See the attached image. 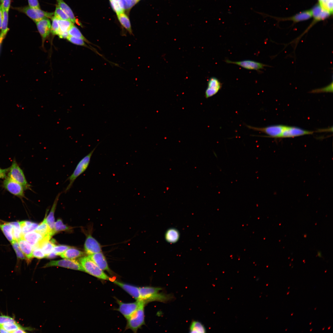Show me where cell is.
<instances>
[{"label":"cell","mask_w":333,"mask_h":333,"mask_svg":"<svg viewBox=\"0 0 333 333\" xmlns=\"http://www.w3.org/2000/svg\"><path fill=\"white\" fill-rule=\"evenodd\" d=\"M68 32L70 36L82 39L88 43H91L84 37L79 29L74 25L71 27Z\"/></svg>","instance_id":"d6a6232c"},{"label":"cell","mask_w":333,"mask_h":333,"mask_svg":"<svg viewBox=\"0 0 333 333\" xmlns=\"http://www.w3.org/2000/svg\"><path fill=\"white\" fill-rule=\"evenodd\" d=\"M162 289L160 287L148 286L139 287L140 299L147 303L154 301L166 302L172 298L170 295L161 292Z\"/></svg>","instance_id":"6da1fadb"},{"label":"cell","mask_w":333,"mask_h":333,"mask_svg":"<svg viewBox=\"0 0 333 333\" xmlns=\"http://www.w3.org/2000/svg\"><path fill=\"white\" fill-rule=\"evenodd\" d=\"M179 233L177 229L174 228L168 229L165 234V239L166 241L170 243L177 242L179 239Z\"/></svg>","instance_id":"d4e9b609"},{"label":"cell","mask_w":333,"mask_h":333,"mask_svg":"<svg viewBox=\"0 0 333 333\" xmlns=\"http://www.w3.org/2000/svg\"><path fill=\"white\" fill-rule=\"evenodd\" d=\"M13 9L25 14L35 23L43 18H51L53 15L52 12H46L40 9L34 8L29 6L14 7Z\"/></svg>","instance_id":"5b68a950"},{"label":"cell","mask_w":333,"mask_h":333,"mask_svg":"<svg viewBox=\"0 0 333 333\" xmlns=\"http://www.w3.org/2000/svg\"><path fill=\"white\" fill-rule=\"evenodd\" d=\"M25 328L22 327L15 331L14 333H26L27 332L25 331Z\"/></svg>","instance_id":"9f6ffc18"},{"label":"cell","mask_w":333,"mask_h":333,"mask_svg":"<svg viewBox=\"0 0 333 333\" xmlns=\"http://www.w3.org/2000/svg\"><path fill=\"white\" fill-rule=\"evenodd\" d=\"M72 247L70 246L64 245H56L54 247L52 251L57 256L60 255L66 250Z\"/></svg>","instance_id":"ee69618b"},{"label":"cell","mask_w":333,"mask_h":333,"mask_svg":"<svg viewBox=\"0 0 333 333\" xmlns=\"http://www.w3.org/2000/svg\"><path fill=\"white\" fill-rule=\"evenodd\" d=\"M33 257L38 259H41L45 257L46 256L41 248H38L33 249L32 251Z\"/></svg>","instance_id":"7dc6e473"},{"label":"cell","mask_w":333,"mask_h":333,"mask_svg":"<svg viewBox=\"0 0 333 333\" xmlns=\"http://www.w3.org/2000/svg\"><path fill=\"white\" fill-rule=\"evenodd\" d=\"M117 301L119 307L116 310L119 311L127 319L138 309L140 300L130 303H124L118 299H117Z\"/></svg>","instance_id":"30bf717a"},{"label":"cell","mask_w":333,"mask_h":333,"mask_svg":"<svg viewBox=\"0 0 333 333\" xmlns=\"http://www.w3.org/2000/svg\"><path fill=\"white\" fill-rule=\"evenodd\" d=\"M319 5L323 9L330 12L331 14L333 12V0H318Z\"/></svg>","instance_id":"60d3db41"},{"label":"cell","mask_w":333,"mask_h":333,"mask_svg":"<svg viewBox=\"0 0 333 333\" xmlns=\"http://www.w3.org/2000/svg\"><path fill=\"white\" fill-rule=\"evenodd\" d=\"M317 254H318V257H322V254H321V252H318Z\"/></svg>","instance_id":"680465c9"},{"label":"cell","mask_w":333,"mask_h":333,"mask_svg":"<svg viewBox=\"0 0 333 333\" xmlns=\"http://www.w3.org/2000/svg\"><path fill=\"white\" fill-rule=\"evenodd\" d=\"M19 247L25 256L27 261L29 262L33 257L32 246L24 238H22L18 241Z\"/></svg>","instance_id":"ffe728a7"},{"label":"cell","mask_w":333,"mask_h":333,"mask_svg":"<svg viewBox=\"0 0 333 333\" xmlns=\"http://www.w3.org/2000/svg\"><path fill=\"white\" fill-rule=\"evenodd\" d=\"M29 6L34 8L40 9L38 0H28Z\"/></svg>","instance_id":"681fc988"},{"label":"cell","mask_w":333,"mask_h":333,"mask_svg":"<svg viewBox=\"0 0 333 333\" xmlns=\"http://www.w3.org/2000/svg\"><path fill=\"white\" fill-rule=\"evenodd\" d=\"M12 227V233L14 240L18 241L22 238V234L19 222H10Z\"/></svg>","instance_id":"4dcf8cb0"},{"label":"cell","mask_w":333,"mask_h":333,"mask_svg":"<svg viewBox=\"0 0 333 333\" xmlns=\"http://www.w3.org/2000/svg\"><path fill=\"white\" fill-rule=\"evenodd\" d=\"M57 5L67 15L71 22L73 23H76L81 25V23L76 18L72 9L63 0H57Z\"/></svg>","instance_id":"44dd1931"},{"label":"cell","mask_w":333,"mask_h":333,"mask_svg":"<svg viewBox=\"0 0 333 333\" xmlns=\"http://www.w3.org/2000/svg\"><path fill=\"white\" fill-rule=\"evenodd\" d=\"M98 145L87 155L84 157L79 162L72 174L67 179L69 180L68 184L64 191L65 193L68 191L72 187L76 179L84 172L88 167L91 158Z\"/></svg>","instance_id":"277c9868"},{"label":"cell","mask_w":333,"mask_h":333,"mask_svg":"<svg viewBox=\"0 0 333 333\" xmlns=\"http://www.w3.org/2000/svg\"><path fill=\"white\" fill-rule=\"evenodd\" d=\"M58 35L60 38L67 39L69 35L68 32H65L60 33Z\"/></svg>","instance_id":"f5cc1de1"},{"label":"cell","mask_w":333,"mask_h":333,"mask_svg":"<svg viewBox=\"0 0 333 333\" xmlns=\"http://www.w3.org/2000/svg\"><path fill=\"white\" fill-rule=\"evenodd\" d=\"M19 222L21 229L22 236L27 232L35 231L38 225L36 223L29 221H22Z\"/></svg>","instance_id":"4316f807"},{"label":"cell","mask_w":333,"mask_h":333,"mask_svg":"<svg viewBox=\"0 0 333 333\" xmlns=\"http://www.w3.org/2000/svg\"><path fill=\"white\" fill-rule=\"evenodd\" d=\"M190 331V333H205L206 330L204 327L200 322L197 321H193L191 323Z\"/></svg>","instance_id":"1f68e13d"},{"label":"cell","mask_w":333,"mask_h":333,"mask_svg":"<svg viewBox=\"0 0 333 333\" xmlns=\"http://www.w3.org/2000/svg\"><path fill=\"white\" fill-rule=\"evenodd\" d=\"M57 255L53 251L51 252L48 255L45 257V258L48 259H52L56 257Z\"/></svg>","instance_id":"db71d44e"},{"label":"cell","mask_w":333,"mask_h":333,"mask_svg":"<svg viewBox=\"0 0 333 333\" xmlns=\"http://www.w3.org/2000/svg\"><path fill=\"white\" fill-rule=\"evenodd\" d=\"M84 255V252L72 247L66 250L60 256L63 258L74 259Z\"/></svg>","instance_id":"cb8c5ba5"},{"label":"cell","mask_w":333,"mask_h":333,"mask_svg":"<svg viewBox=\"0 0 333 333\" xmlns=\"http://www.w3.org/2000/svg\"><path fill=\"white\" fill-rule=\"evenodd\" d=\"M16 321L13 318L6 315H0V326L9 322H15Z\"/></svg>","instance_id":"c3c4849f"},{"label":"cell","mask_w":333,"mask_h":333,"mask_svg":"<svg viewBox=\"0 0 333 333\" xmlns=\"http://www.w3.org/2000/svg\"><path fill=\"white\" fill-rule=\"evenodd\" d=\"M312 16L315 21L324 20L331 14L330 12L323 9L319 4L315 6L310 10Z\"/></svg>","instance_id":"ac0fdd59"},{"label":"cell","mask_w":333,"mask_h":333,"mask_svg":"<svg viewBox=\"0 0 333 333\" xmlns=\"http://www.w3.org/2000/svg\"><path fill=\"white\" fill-rule=\"evenodd\" d=\"M312 17V14L311 10H309L298 13L290 18L289 19L293 21L294 22H298L308 19Z\"/></svg>","instance_id":"f1b7e54d"},{"label":"cell","mask_w":333,"mask_h":333,"mask_svg":"<svg viewBox=\"0 0 333 333\" xmlns=\"http://www.w3.org/2000/svg\"><path fill=\"white\" fill-rule=\"evenodd\" d=\"M222 84L217 78L211 77L208 82L207 88L205 92V97L208 98L216 94L221 89Z\"/></svg>","instance_id":"4fadbf2b"},{"label":"cell","mask_w":333,"mask_h":333,"mask_svg":"<svg viewBox=\"0 0 333 333\" xmlns=\"http://www.w3.org/2000/svg\"><path fill=\"white\" fill-rule=\"evenodd\" d=\"M44 236L54 235L53 231L47 224L45 217L43 220L38 226L35 230Z\"/></svg>","instance_id":"484cf974"},{"label":"cell","mask_w":333,"mask_h":333,"mask_svg":"<svg viewBox=\"0 0 333 333\" xmlns=\"http://www.w3.org/2000/svg\"><path fill=\"white\" fill-rule=\"evenodd\" d=\"M38 30L43 41L47 39L51 32V26L48 18H43L36 23Z\"/></svg>","instance_id":"9a60e30c"},{"label":"cell","mask_w":333,"mask_h":333,"mask_svg":"<svg viewBox=\"0 0 333 333\" xmlns=\"http://www.w3.org/2000/svg\"><path fill=\"white\" fill-rule=\"evenodd\" d=\"M1 326L8 333H14L15 331L22 327L16 322L8 323Z\"/></svg>","instance_id":"e575fe53"},{"label":"cell","mask_w":333,"mask_h":333,"mask_svg":"<svg viewBox=\"0 0 333 333\" xmlns=\"http://www.w3.org/2000/svg\"><path fill=\"white\" fill-rule=\"evenodd\" d=\"M11 243L18 258L21 260L26 259L25 256L19 247L18 241L14 240Z\"/></svg>","instance_id":"ab89813d"},{"label":"cell","mask_w":333,"mask_h":333,"mask_svg":"<svg viewBox=\"0 0 333 333\" xmlns=\"http://www.w3.org/2000/svg\"><path fill=\"white\" fill-rule=\"evenodd\" d=\"M333 91V82L324 88L313 90L310 92L311 93H319L322 92H332Z\"/></svg>","instance_id":"bcb514c9"},{"label":"cell","mask_w":333,"mask_h":333,"mask_svg":"<svg viewBox=\"0 0 333 333\" xmlns=\"http://www.w3.org/2000/svg\"><path fill=\"white\" fill-rule=\"evenodd\" d=\"M3 0H0V4H1L3 1Z\"/></svg>","instance_id":"91938a15"},{"label":"cell","mask_w":333,"mask_h":333,"mask_svg":"<svg viewBox=\"0 0 333 333\" xmlns=\"http://www.w3.org/2000/svg\"><path fill=\"white\" fill-rule=\"evenodd\" d=\"M55 242V240L54 239L49 240L41 248L46 256L52 251L54 247L56 245Z\"/></svg>","instance_id":"8d00e7d4"},{"label":"cell","mask_w":333,"mask_h":333,"mask_svg":"<svg viewBox=\"0 0 333 333\" xmlns=\"http://www.w3.org/2000/svg\"><path fill=\"white\" fill-rule=\"evenodd\" d=\"M44 236H45L34 231L23 235L22 238L28 242L32 246L34 249L39 244Z\"/></svg>","instance_id":"d6986e66"},{"label":"cell","mask_w":333,"mask_h":333,"mask_svg":"<svg viewBox=\"0 0 333 333\" xmlns=\"http://www.w3.org/2000/svg\"><path fill=\"white\" fill-rule=\"evenodd\" d=\"M67 39L69 42L74 44L89 48L86 44L84 41L82 39L73 37L69 35Z\"/></svg>","instance_id":"7bdbcfd3"},{"label":"cell","mask_w":333,"mask_h":333,"mask_svg":"<svg viewBox=\"0 0 333 333\" xmlns=\"http://www.w3.org/2000/svg\"><path fill=\"white\" fill-rule=\"evenodd\" d=\"M0 228L7 239L11 243L14 240L12 233V227L10 222L0 220Z\"/></svg>","instance_id":"603a6c76"},{"label":"cell","mask_w":333,"mask_h":333,"mask_svg":"<svg viewBox=\"0 0 333 333\" xmlns=\"http://www.w3.org/2000/svg\"><path fill=\"white\" fill-rule=\"evenodd\" d=\"M4 38L2 35H0V52L1 50L2 44V40Z\"/></svg>","instance_id":"6f0895ef"},{"label":"cell","mask_w":333,"mask_h":333,"mask_svg":"<svg viewBox=\"0 0 333 333\" xmlns=\"http://www.w3.org/2000/svg\"><path fill=\"white\" fill-rule=\"evenodd\" d=\"M8 177L21 184L24 190L31 189L30 185L26 179L23 172L14 159L9 168Z\"/></svg>","instance_id":"8992f818"},{"label":"cell","mask_w":333,"mask_h":333,"mask_svg":"<svg viewBox=\"0 0 333 333\" xmlns=\"http://www.w3.org/2000/svg\"><path fill=\"white\" fill-rule=\"evenodd\" d=\"M313 133L312 131L306 130L298 127L286 126L280 138L294 137L305 135L311 134Z\"/></svg>","instance_id":"5bb4252c"},{"label":"cell","mask_w":333,"mask_h":333,"mask_svg":"<svg viewBox=\"0 0 333 333\" xmlns=\"http://www.w3.org/2000/svg\"><path fill=\"white\" fill-rule=\"evenodd\" d=\"M5 188L11 194L20 198L25 197L24 189L17 182L8 177H6L3 182Z\"/></svg>","instance_id":"9c48e42d"},{"label":"cell","mask_w":333,"mask_h":333,"mask_svg":"<svg viewBox=\"0 0 333 333\" xmlns=\"http://www.w3.org/2000/svg\"><path fill=\"white\" fill-rule=\"evenodd\" d=\"M9 168L6 169L0 168V179L5 178L7 173L8 172Z\"/></svg>","instance_id":"816d5d0a"},{"label":"cell","mask_w":333,"mask_h":333,"mask_svg":"<svg viewBox=\"0 0 333 333\" xmlns=\"http://www.w3.org/2000/svg\"><path fill=\"white\" fill-rule=\"evenodd\" d=\"M61 192H60L56 195L51 208L49 213L46 218L47 223L50 228L54 233V230L55 227L54 213L56 209L59 198Z\"/></svg>","instance_id":"7402d4cb"},{"label":"cell","mask_w":333,"mask_h":333,"mask_svg":"<svg viewBox=\"0 0 333 333\" xmlns=\"http://www.w3.org/2000/svg\"><path fill=\"white\" fill-rule=\"evenodd\" d=\"M146 303L141 300L139 305L136 311L127 319L126 329H130L134 333L145 324L144 307Z\"/></svg>","instance_id":"7a4b0ae2"},{"label":"cell","mask_w":333,"mask_h":333,"mask_svg":"<svg viewBox=\"0 0 333 333\" xmlns=\"http://www.w3.org/2000/svg\"><path fill=\"white\" fill-rule=\"evenodd\" d=\"M58 21L60 31V34L62 32H68L71 27L74 25V23L70 20L58 19Z\"/></svg>","instance_id":"836d02e7"},{"label":"cell","mask_w":333,"mask_h":333,"mask_svg":"<svg viewBox=\"0 0 333 333\" xmlns=\"http://www.w3.org/2000/svg\"><path fill=\"white\" fill-rule=\"evenodd\" d=\"M88 257L102 270L111 272L105 257L101 252L88 255Z\"/></svg>","instance_id":"e0dca14e"},{"label":"cell","mask_w":333,"mask_h":333,"mask_svg":"<svg viewBox=\"0 0 333 333\" xmlns=\"http://www.w3.org/2000/svg\"><path fill=\"white\" fill-rule=\"evenodd\" d=\"M117 0V1H118L119 0Z\"/></svg>","instance_id":"94428289"},{"label":"cell","mask_w":333,"mask_h":333,"mask_svg":"<svg viewBox=\"0 0 333 333\" xmlns=\"http://www.w3.org/2000/svg\"><path fill=\"white\" fill-rule=\"evenodd\" d=\"M250 129L264 133L269 137L272 138H280L286 126L282 125H274L264 127H258L246 125Z\"/></svg>","instance_id":"52a82bcc"},{"label":"cell","mask_w":333,"mask_h":333,"mask_svg":"<svg viewBox=\"0 0 333 333\" xmlns=\"http://www.w3.org/2000/svg\"><path fill=\"white\" fill-rule=\"evenodd\" d=\"M86 253L88 255L101 252V246L100 243L91 235H88L84 244Z\"/></svg>","instance_id":"7c38bea8"},{"label":"cell","mask_w":333,"mask_h":333,"mask_svg":"<svg viewBox=\"0 0 333 333\" xmlns=\"http://www.w3.org/2000/svg\"><path fill=\"white\" fill-rule=\"evenodd\" d=\"M119 21L122 26L129 32L132 35L131 25L129 18L124 12L117 14Z\"/></svg>","instance_id":"83f0119b"},{"label":"cell","mask_w":333,"mask_h":333,"mask_svg":"<svg viewBox=\"0 0 333 333\" xmlns=\"http://www.w3.org/2000/svg\"><path fill=\"white\" fill-rule=\"evenodd\" d=\"M225 62L239 66L245 69L249 70H254L260 71L268 65L251 60H245L240 61H234L226 59Z\"/></svg>","instance_id":"8fae6325"},{"label":"cell","mask_w":333,"mask_h":333,"mask_svg":"<svg viewBox=\"0 0 333 333\" xmlns=\"http://www.w3.org/2000/svg\"><path fill=\"white\" fill-rule=\"evenodd\" d=\"M109 1L112 8L117 14L124 12V10L121 7L118 1L116 0H109Z\"/></svg>","instance_id":"f6af8a7d"},{"label":"cell","mask_w":333,"mask_h":333,"mask_svg":"<svg viewBox=\"0 0 333 333\" xmlns=\"http://www.w3.org/2000/svg\"><path fill=\"white\" fill-rule=\"evenodd\" d=\"M51 266H60L84 272L80 262L74 259L65 258L60 260L51 261L45 264L43 267Z\"/></svg>","instance_id":"ba28073f"},{"label":"cell","mask_w":333,"mask_h":333,"mask_svg":"<svg viewBox=\"0 0 333 333\" xmlns=\"http://www.w3.org/2000/svg\"><path fill=\"white\" fill-rule=\"evenodd\" d=\"M58 19L70 20L68 17L57 5L54 13V16Z\"/></svg>","instance_id":"f35d334b"},{"label":"cell","mask_w":333,"mask_h":333,"mask_svg":"<svg viewBox=\"0 0 333 333\" xmlns=\"http://www.w3.org/2000/svg\"><path fill=\"white\" fill-rule=\"evenodd\" d=\"M52 24L51 28V32L54 35H58L60 33L59 26L58 21V19L54 16L51 18Z\"/></svg>","instance_id":"b9f144b4"},{"label":"cell","mask_w":333,"mask_h":333,"mask_svg":"<svg viewBox=\"0 0 333 333\" xmlns=\"http://www.w3.org/2000/svg\"><path fill=\"white\" fill-rule=\"evenodd\" d=\"M11 0H3L2 3V9L9 11L10 5Z\"/></svg>","instance_id":"f907efd6"},{"label":"cell","mask_w":333,"mask_h":333,"mask_svg":"<svg viewBox=\"0 0 333 333\" xmlns=\"http://www.w3.org/2000/svg\"><path fill=\"white\" fill-rule=\"evenodd\" d=\"M71 228L70 227L64 224L62 220L60 219H59L55 223L54 233L55 234L57 232L68 230Z\"/></svg>","instance_id":"74e56055"},{"label":"cell","mask_w":333,"mask_h":333,"mask_svg":"<svg viewBox=\"0 0 333 333\" xmlns=\"http://www.w3.org/2000/svg\"><path fill=\"white\" fill-rule=\"evenodd\" d=\"M139 0H119L121 7L124 10H128L132 8Z\"/></svg>","instance_id":"d590c367"},{"label":"cell","mask_w":333,"mask_h":333,"mask_svg":"<svg viewBox=\"0 0 333 333\" xmlns=\"http://www.w3.org/2000/svg\"><path fill=\"white\" fill-rule=\"evenodd\" d=\"M8 12L2 9V21L0 35L4 38L9 30L8 27Z\"/></svg>","instance_id":"f546056e"},{"label":"cell","mask_w":333,"mask_h":333,"mask_svg":"<svg viewBox=\"0 0 333 333\" xmlns=\"http://www.w3.org/2000/svg\"><path fill=\"white\" fill-rule=\"evenodd\" d=\"M113 282L127 292L136 301L141 300L139 287L117 280H113Z\"/></svg>","instance_id":"2e32d148"},{"label":"cell","mask_w":333,"mask_h":333,"mask_svg":"<svg viewBox=\"0 0 333 333\" xmlns=\"http://www.w3.org/2000/svg\"><path fill=\"white\" fill-rule=\"evenodd\" d=\"M79 261L84 272L99 279L104 280L111 279L104 271L88 256L80 257Z\"/></svg>","instance_id":"3957f363"},{"label":"cell","mask_w":333,"mask_h":333,"mask_svg":"<svg viewBox=\"0 0 333 333\" xmlns=\"http://www.w3.org/2000/svg\"><path fill=\"white\" fill-rule=\"evenodd\" d=\"M2 8L1 4H0V32L1 30L2 22Z\"/></svg>","instance_id":"11a10c76"}]
</instances>
